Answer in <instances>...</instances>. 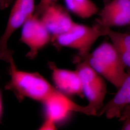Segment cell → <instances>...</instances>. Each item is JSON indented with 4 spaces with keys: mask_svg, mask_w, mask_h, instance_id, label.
Masks as SVG:
<instances>
[{
    "mask_svg": "<svg viewBox=\"0 0 130 130\" xmlns=\"http://www.w3.org/2000/svg\"><path fill=\"white\" fill-rule=\"evenodd\" d=\"M56 129V122L51 119L47 117L39 129V130H54Z\"/></svg>",
    "mask_w": 130,
    "mask_h": 130,
    "instance_id": "cell-15",
    "label": "cell"
},
{
    "mask_svg": "<svg viewBox=\"0 0 130 130\" xmlns=\"http://www.w3.org/2000/svg\"><path fill=\"white\" fill-rule=\"evenodd\" d=\"M40 18L52 37L67 32L75 23L68 10L57 3L48 7Z\"/></svg>",
    "mask_w": 130,
    "mask_h": 130,
    "instance_id": "cell-9",
    "label": "cell"
},
{
    "mask_svg": "<svg viewBox=\"0 0 130 130\" xmlns=\"http://www.w3.org/2000/svg\"><path fill=\"white\" fill-rule=\"evenodd\" d=\"M106 33L126 68L130 70V32H120L106 27Z\"/></svg>",
    "mask_w": 130,
    "mask_h": 130,
    "instance_id": "cell-12",
    "label": "cell"
},
{
    "mask_svg": "<svg viewBox=\"0 0 130 130\" xmlns=\"http://www.w3.org/2000/svg\"><path fill=\"white\" fill-rule=\"evenodd\" d=\"M67 9L82 19H89L99 12L98 6L92 0H64Z\"/></svg>",
    "mask_w": 130,
    "mask_h": 130,
    "instance_id": "cell-13",
    "label": "cell"
},
{
    "mask_svg": "<svg viewBox=\"0 0 130 130\" xmlns=\"http://www.w3.org/2000/svg\"><path fill=\"white\" fill-rule=\"evenodd\" d=\"M129 28H130V25H129Z\"/></svg>",
    "mask_w": 130,
    "mask_h": 130,
    "instance_id": "cell-20",
    "label": "cell"
},
{
    "mask_svg": "<svg viewBox=\"0 0 130 130\" xmlns=\"http://www.w3.org/2000/svg\"><path fill=\"white\" fill-rule=\"evenodd\" d=\"M96 21L111 28L130 25V0H109L104 4Z\"/></svg>",
    "mask_w": 130,
    "mask_h": 130,
    "instance_id": "cell-8",
    "label": "cell"
},
{
    "mask_svg": "<svg viewBox=\"0 0 130 130\" xmlns=\"http://www.w3.org/2000/svg\"><path fill=\"white\" fill-rule=\"evenodd\" d=\"M14 0H0V9L4 10L8 8L13 3Z\"/></svg>",
    "mask_w": 130,
    "mask_h": 130,
    "instance_id": "cell-17",
    "label": "cell"
},
{
    "mask_svg": "<svg viewBox=\"0 0 130 130\" xmlns=\"http://www.w3.org/2000/svg\"><path fill=\"white\" fill-rule=\"evenodd\" d=\"M52 36L39 17L33 14L22 26L20 41L28 46L27 56L33 58L38 52L51 41Z\"/></svg>",
    "mask_w": 130,
    "mask_h": 130,
    "instance_id": "cell-6",
    "label": "cell"
},
{
    "mask_svg": "<svg viewBox=\"0 0 130 130\" xmlns=\"http://www.w3.org/2000/svg\"><path fill=\"white\" fill-rule=\"evenodd\" d=\"M130 117V105L126 107L122 112L121 117L119 118L120 121H123L126 118Z\"/></svg>",
    "mask_w": 130,
    "mask_h": 130,
    "instance_id": "cell-16",
    "label": "cell"
},
{
    "mask_svg": "<svg viewBox=\"0 0 130 130\" xmlns=\"http://www.w3.org/2000/svg\"><path fill=\"white\" fill-rule=\"evenodd\" d=\"M114 96L104 105L98 112L96 116L105 115L107 119L120 118L126 107L130 105V70Z\"/></svg>",
    "mask_w": 130,
    "mask_h": 130,
    "instance_id": "cell-11",
    "label": "cell"
},
{
    "mask_svg": "<svg viewBox=\"0 0 130 130\" xmlns=\"http://www.w3.org/2000/svg\"><path fill=\"white\" fill-rule=\"evenodd\" d=\"M57 1L58 0H40L38 4L35 6L34 14L40 18L41 15L48 7L57 3Z\"/></svg>",
    "mask_w": 130,
    "mask_h": 130,
    "instance_id": "cell-14",
    "label": "cell"
},
{
    "mask_svg": "<svg viewBox=\"0 0 130 130\" xmlns=\"http://www.w3.org/2000/svg\"><path fill=\"white\" fill-rule=\"evenodd\" d=\"M9 63L11 79L5 89L14 93L19 101L28 98L42 103L56 90L39 73L18 70L13 57Z\"/></svg>",
    "mask_w": 130,
    "mask_h": 130,
    "instance_id": "cell-2",
    "label": "cell"
},
{
    "mask_svg": "<svg viewBox=\"0 0 130 130\" xmlns=\"http://www.w3.org/2000/svg\"><path fill=\"white\" fill-rule=\"evenodd\" d=\"M123 121L124 122L121 129L122 130H130V117L126 118Z\"/></svg>",
    "mask_w": 130,
    "mask_h": 130,
    "instance_id": "cell-18",
    "label": "cell"
},
{
    "mask_svg": "<svg viewBox=\"0 0 130 130\" xmlns=\"http://www.w3.org/2000/svg\"><path fill=\"white\" fill-rule=\"evenodd\" d=\"M47 118L56 123L64 120L70 113L75 112L90 116L87 106H82L71 100L66 94L56 89L42 102Z\"/></svg>",
    "mask_w": 130,
    "mask_h": 130,
    "instance_id": "cell-7",
    "label": "cell"
},
{
    "mask_svg": "<svg viewBox=\"0 0 130 130\" xmlns=\"http://www.w3.org/2000/svg\"><path fill=\"white\" fill-rule=\"evenodd\" d=\"M49 67L52 71V78L58 91L65 94L83 96L82 82L77 70L59 69L53 62L49 63Z\"/></svg>",
    "mask_w": 130,
    "mask_h": 130,
    "instance_id": "cell-10",
    "label": "cell"
},
{
    "mask_svg": "<svg viewBox=\"0 0 130 130\" xmlns=\"http://www.w3.org/2000/svg\"><path fill=\"white\" fill-rule=\"evenodd\" d=\"M2 100H1V96L0 94V118L2 114Z\"/></svg>",
    "mask_w": 130,
    "mask_h": 130,
    "instance_id": "cell-19",
    "label": "cell"
},
{
    "mask_svg": "<svg viewBox=\"0 0 130 130\" xmlns=\"http://www.w3.org/2000/svg\"><path fill=\"white\" fill-rule=\"evenodd\" d=\"M75 62L84 61L93 70L119 88L127 75L126 67L112 43L104 42L92 53L83 56H77Z\"/></svg>",
    "mask_w": 130,
    "mask_h": 130,
    "instance_id": "cell-1",
    "label": "cell"
},
{
    "mask_svg": "<svg viewBox=\"0 0 130 130\" xmlns=\"http://www.w3.org/2000/svg\"><path fill=\"white\" fill-rule=\"evenodd\" d=\"M106 36V27L96 21L92 26L75 23L66 32L51 38L57 47H68L78 52V56H83L90 53L94 43L101 36Z\"/></svg>",
    "mask_w": 130,
    "mask_h": 130,
    "instance_id": "cell-3",
    "label": "cell"
},
{
    "mask_svg": "<svg viewBox=\"0 0 130 130\" xmlns=\"http://www.w3.org/2000/svg\"><path fill=\"white\" fill-rule=\"evenodd\" d=\"M76 70L80 78L84 94L88 101L90 116H96L104 106L107 85L102 77L84 61H78Z\"/></svg>",
    "mask_w": 130,
    "mask_h": 130,
    "instance_id": "cell-4",
    "label": "cell"
},
{
    "mask_svg": "<svg viewBox=\"0 0 130 130\" xmlns=\"http://www.w3.org/2000/svg\"><path fill=\"white\" fill-rule=\"evenodd\" d=\"M35 0H15L4 33L0 38V60L9 63L12 57L7 43L15 31L34 13Z\"/></svg>",
    "mask_w": 130,
    "mask_h": 130,
    "instance_id": "cell-5",
    "label": "cell"
}]
</instances>
